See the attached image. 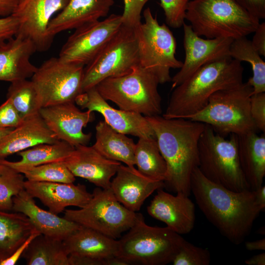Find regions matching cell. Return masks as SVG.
Masks as SVG:
<instances>
[{"mask_svg": "<svg viewBox=\"0 0 265 265\" xmlns=\"http://www.w3.org/2000/svg\"><path fill=\"white\" fill-rule=\"evenodd\" d=\"M190 190L207 219L235 245L240 244L249 235L262 212L254 190L229 189L208 179L198 167L192 173Z\"/></svg>", "mask_w": 265, "mask_h": 265, "instance_id": "6da1fadb", "label": "cell"}, {"mask_svg": "<svg viewBox=\"0 0 265 265\" xmlns=\"http://www.w3.org/2000/svg\"><path fill=\"white\" fill-rule=\"evenodd\" d=\"M145 117L166 163L164 187L189 196L191 176L198 166V143L205 124L188 119H168L160 115Z\"/></svg>", "mask_w": 265, "mask_h": 265, "instance_id": "7a4b0ae2", "label": "cell"}, {"mask_svg": "<svg viewBox=\"0 0 265 265\" xmlns=\"http://www.w3.org/2000/svg\"><path fill=\"white\" fill-rule=\"evenodd\" d=\"M241 62L229 57L205 65L173 89L165 118H184L197 112L216 92L243 82Z\"/></svg>", "mask_w": 265, "mask_h": 265, "instance_id": "3957f363", "label": "cell"}, {"mask_svg": "<svg viewBox=\"0 0 265 265\" xmlns=\"http://www.w3.org/2000/svg\"><path fill=\"white\" fill-rule=\"evenodd\" d=\"M185 20L196 34L209 39L246 37L260 24L235 0H190Z\"/></svg>", "mask_w": 265, "mask_h": 265, "instance_id": "277c9868", "label": "cell"}, {"mask_svg": "<svg viewBox=\"0 0 265 265\" xmlns=\"http://www.w3.org/2000/svg\"><path fill=\"white\" fill-rule=\"evenodd\" d=\"M185 240L167 226L148 225L137 212L133 225L118 240L117 256L129 265H164L172 263Z\"/></svg>", "mask_w": 265, "mask_h": 265, "instance_id": "5b68a950", "label": "cell"}, {"mask_svg": "<svg viewBox=\"0 0 265 265\" xmlns=\"http://www.w3.org/2000/svg\"><path fill=\"white\" fill-rule=\"evenodd\" d=\"M159 84L153 74L138 65L127 74L104 79L95 87L120 109L148 117L162 113Z\"/></svg>", "mask_w": 265, "mask_h": 265, "instance_id": "8992f818", "label": "cell"}, {"mask_svg": "<svg viewBox=\"0 0 265 265\" xmlns=\"http://www.w3.org/2000/svg\"><path fill=\"white\" fill-rule=\"evenodd\" d=\"M252 94V87L247 82L218 91L203 109L186 119L209 125L223 136L257 132L250 113Z\"/></svg>", "mask_w": 265, "mask_h": 265, "instance_id": "52a82bcc", "label": "cell"}, {"mask_svg": "<svg viewBox=\"0 0 265 265\" xmlns=\"http://www.w3.org/2000/svg\"><path fill=\"white\" fill-rule=\"evenodd\" d=\"M198 159L199 169L212 182L235 191L250 189L240 166L235 134L226 139L205 125L199 140Z\"/></svg>", "mask_w": 265, "mask_h": 265, "instance_id": "ba28073f", "label": "cell"}, {"mask_svg": "<svg viewBox=\"0 0 265 265\" xmlns=\"http://www.w3.org/2000/svg\"><path fill=\"white\" fill-rule=\"evenodd\" d=\"M144 23L134 28L139 65L153 74L159 83L171 81L170 70L180 69L183 62L176 57V41L165 24L160 25L151 9L143 12Z\"/></svg>", "mask_w": 265, "mask_h": 265, "instance_id": "9c48e42d", "label": "cell"}, {"mask_svg": "<svg viewBox=\"0 0 265 265\" xmlns=\"http://www.w3.org/2000/svg\"><path fill=\"white\" fill-rule=\"evenodd\" d=\"M92 194L85 206L78 210H65L63 217L114 239L133 225L137 212L121 204L110 188L98 187Z\"/></svg>", "mask_w": 265, "mask_h": 265, "instance_id": "30bf717a", "label": "cell"}, {"mask_svg": "<svg viewBox=\"0 0 265 265\" xmlns=\"http://www.w3.org/2000/svg\"><path fill=\"white\" fill-rule=\"evenodd\" d=\"M139 65L134 28L122 25L100 53L84 67L83 92L106 78L121 76Z\"/></svg>", "mask_w": 265, "mask_h": 265, "instance_id": "8fae6325", "label": "cell"}, {"mask_svg": "<svg viewBox=\"0 0 265 265\" xmlns=\"http://www.w3.org/2000/svg\"><path fill=\"white\" fill-rule=\"evenodd\" d=\"M84 66L69 64L58 57L45 61L31 77L42 107L75 103L83 93Z\"/></svg>", "mask_w": 265, "mask_h": 265, "instance_id": "7c38bea8", "label": "cell"}, {"mask_svg": "<svg viewBox=\"0 0 265 265\" xmlns=\"http://www.w3.org/2000/svg\"><path fill=\"white\" fill-rule=\"evenodd\" d=\"M122 25L121 15L112 14L103 20L75 29L61 47L58 57L65 62L84 67L100 53Z\"/></svg>", "mask_w": 265, "mask_h": 265, "instance_id": "4fadbf2b", "label": "cell"}, {"mask_svg": "<svg viewBox=\"0 0 265 265\" xmlns=\"http://www.w3.org/2000/svg\"><path fill=\"white\" fill-rule=\"evenodd\" d=\"M67 0H24L19 3L12 14L19 22L16 35L30 40L37 51L45 52L53 39L48 34V26L53 16L62 10Z\"/></svg>", "mask_w": 265, "mask_h": 265, "instance_id": "5bb4252c", "label": "cell"}, {"mask_svg": "<svg viewBox=\"0 0 265 265\" xmlns=\"http://www.w3.org/2000/svg\"><path fill=\"white\" fill-rule=\"evenodd\" d=\"M184 48L185 58L180 70L171 78V89L179 85L201 67L229 57V51L233 39L229 38H203L185 23Z\"/></svg>", "mask_w": 265, "mask_h": 265, "instance_id": "9a60e30c", "label": "cell"}, {"mask_svg": "<svg viewBox=\"0 0 265 265\" xmlns=\"http://www.w3.org/2000/svg\"><path fill=\"white\" fill-rule=\"evenodd\" d=\"M39 114L58 139L74 147L90 142L91 133H85L82 130L94 120L93 111H82L75 103H66L42 107Z\"/></svg>", "mask_w": 265, "mask_h": 265, "instance_id": "2e32d148", "label": "cell"}, {"mask_svg": "<svg viewBox=\"0 0 265 265\" xmlns=\"http://www.w3.org/2000/svg\"><path fill=\"white\" fill-rule=\"evenodd\" d=\"M75 103L81 109L86 108L91 111L99 112L107 125L120 133L138 138L156 137L154 131L145 116L112 107L95 87L79 95Z\"/></svg>", "mask_w": 265, "mask_h": 265, "instance_id": "e0dca14e", "label": "cell"}, {"mask_svg": "<svg viewBox=\"0 0 265 265\" xmlns=\"http://www.w3.org/2000/svg\"><path fill=\"white\" fill-rule=\"evenodd\" d=\"M147 212L180 235L189 233L194 226V204L188 196L181 192L174 196L162 188L158 189L147 207Z\"/></svg>", "mask_w": 265, "mask_h": 265, "instance_id": "ac0fdd59", "label": "cell"}, {"mask_svg": "<svg viewBox=\"0 0 265 265\" xmlns=\"http://www.w3.org/2000/svg\"><path fill=\"white\" fill-rule=\"evenodd\" d=\"M75 177L87 180L103 189L110 188L112 178L121 163L108 159L93 147L79 145L63 161Z\"/></svg>", "mask_w": 265, "mask_h": 265, "instance_id": "d6986e66", "label": "cell"}, {"mask_svg": "<svg viewBox=\"0 0 265 265\" xmlns=\"http://www.w3.org/2000/svg\"><path fill=\"white\" fill-rule=\"evenodd\" d=\"M24 187L32 197L38 198L50 212L57 215L69 206L84 207L92 197L86 186L80 184L26 180Z\"/></svg>", "mask_w": 265, "mask_h": 265, "instance_id": "ffe728a7", "label": "cell"}, {"mask_svg": "<svg viewBox=\"0 0 265 265\" xmlns=\"http://www.w3.org/2000/svg\"><path fill=\"white\" fill-rule=\"evenodd\" d=\"M115 175L111 181V191L121 204L135 212L155 190L164 187L163 181L151 179L134 166L121 164Z\"/></svg>", "mask_w": 265, "mask_h": 265, "instance_id": "44dd1931", "label": "cell"}, {"mask_svg": "<svg viewBox=\"0 0 265 265\" xmlns=\"http://www.w3.org/2000/svg\"><path fill=\"white\" fill-rule=\"evenodd\" d=\"M25 215L41 234L63 240L81 225L42 209L25 189L13 198L12 210Z\"/></svg>", "mask_w": 265, "mask_h": 265, "instance_id": "7402d4cb", "label": "cell"}, {"mask_svg": "<svg viewBox=\"0 0 265 265\" xmlns=\"http://www.w3.org/2000/svg\"><path fill=\"white\" fill-rule=\"evenodd\" d=\"M64 8L51 20L48 35L53 39L63 31L76 29L106 17L114 0H67Z\"/></svg>", "mask_w": 265, "mask_h": 265, "instance_id": "603a6c76", "label": "cell"}, {"mask_svg": "<svg viewBox=\"0 0 265 265\" xmlns=\"http://www.w3.org/2000/svg\"><path fill=\"white\" fill-rule=\"evenodd\" d=\"M36 51L30 40L20 35L0 45V81L12 82L31 78L37 67L30 58Z\"/></svg>", "mask_w": 265, "mask_h": 265, "instance_id": "cb8c5ba5", "label": "cell"}, {"mask_svg": "<svg viewBox=\"0 0 265 265\" xmlns=\"http://www.w3.org/2000/svg\"><path fill=\"white\" fill-rule=\"evenodd\" d=\"M58 140L39 114L27 117L0 139V160L36 145Z\"/></svg>", "mask_w": 265, "mask_h": 265, "instance_id": "d4e9b609", "label": "cell"}, {"mask_svg": "<svg viewBox=\"0 0 265 265\" xmlns=\"http://www.w3.org/2000/svg\"><path fill=\"white\" fill-rule=\"evenodd\" d=\"M236 135L240 166L250 189L263 186L265 176V136L256 132Z\"/></svg>", "mask_w": 265, "mask_h": 265, "instance_id": "484cf974", "label": "cell"}, {"mask_svg": "<svg viewBox=\"0 0 265 265\" xmlns=\"http://www.w3.org/2000/svg\"><path fill=\"white\" fill-rule=\"evenodd\" d=\"M69 255L106 260L117 256L118 240L81 226L62 240Z\"/></svg>", "mask_w": 265, "mask_h": 265, "instance_id": "4316f807", "label": "cell"}, {"mask_svg": "<svg viewBox=\"0 0 265 265\" xmlns=\"http://www.w3.org/2000/svg\"><path fill=\"white\" fill-rule=\"evenodd\" d=\"M95 142L92 147L105 158L126 165H135L134 150L136 143L131 138L120 133L100 121L95 127Z\"/></svg>", "mask_w": 265, "mask_h": 265, "instance_id": "83f0119b", "label": "cell"}, {"mask_svg": "<svg viewBox=\"0 0 265 265\" xmlns=\"http://www.w3.org/2000/svg\"><path fill=\"white\" fill-rule=\"evenodd\" d=\"M35 229L24 214L0 211V262L11 255Z\"/></svg>", "mask_w": 265, "mask_h": 265, "instance_id": "f1b7e54d", "label": "cell"}, {"mask_svg": "<svg viewBox=\"0 0 265 265\" xmlns=\"http://www.w3.org/2000/svg\"><path fill=\"white\" fill-rule=\"evenodd\" d=\"M75 147L62 141L53 143H42L18 153L21 159L17 161H10L5 159L0 162L14 169L41 164L63 162L71 154Z\"/></svg>", "mask_w": 265, "mask_h": 265, "instance_id": "f546056e", "label": "cell"}, {"mask_svg": "<svg viewBox=\"0 0 265 265\" xmlns=\"http://www.w3.org/2000/svg\"><path fill=\"white\" fill-rule=\"evenodd\" d=\"M68 256L62 240L41 234L22 255L28 265H69Z\"/></svg>", "mask_w": 265, "mask_h": 265, "instance_id": "4dcf8cb0", "label": "cell"}, {"mask_svg": "<svg viewBox=\"0 0 265 265\" xmlns=\"http://www.w3.org/2000/svg\"><path fill=\"white\" fill-rule=\"evenodd\" d=\"M134 157L137 170L154 180L164 181L167 176L166 162L159 151L156 137L138 138Z\"/></svg>", "mask_w": 265, "mask_h": 265, "instance_id": "1f68e13d", "label": "cell"}, {"mask_svg": "<svg viewBox=\"0 0 265 265\" xmlns=\"http://www.w3.org/2000/svg\"><path fill=\"white\" fill-rule=\"evenodd\" d=\"M229 54L234 59L250 64L253 76L247 82L252 87V94L265 92V62L253 47L251 41L246 37L234 39L230 46Z\"/></svg>", "mask_w": 265, "mask_h": 265, "instance_id": "d6a6232c", "label": "cell"}, {"mask_svg": "<svg viewBox=\"0 0 265 265\" xmlns=\"http://www.w3.org/2000/svg\"><path fill=\"white\" fill-rule=\"evenodd\" d=\"M6 97L23 120L39 114L42 106L31 80L24 79L11 82Z\"/></svg>", "mask_w": 265, "mask_h": 265, "instance_id": "836d02e7", "label": "cell"}, {"mask_svg": "<svg viewBox=\"0 0 265 265\" xmlns=\"http://www.w3.org/2000/svg\"><path fill=\"white\" fill-rule=\"evenodd\" d=\"M28 181L74 183L75 177L64 162H55L15 169Z\"/></svg>", "mask_w": 265, "mask_h": 265, "instance_id": "e575fe53", "label": "cell"}, {"mask_svg": "<svg viewBox=\"0 0 265 265\" xmlns=\"http://www.w3.org/2000/svg\"><path fill=\"white\" fill-rule=\"evenodd\" d=\"M24 176L0 162V211L12 210L13 198L25 189Z\"/></svg>", "mask_w": 265, "mask_h": 265, "instance_id": "d590c367", "label": "cell"}, {"mask_svg": "<svg viewBox=\"0 0 265 265\" xmlns=\"http://www.w3.org/2000/svg\"><path fill=\"white\" fill-rule=\"evenodd\" d=\"M210 262L208 248L196 246L185 240L172 263L174 265H209Z\"/></svg>", "mask_w": 265, "mask_h": 265, "instance_id": "8d00e7d4", "label": "cell"}, {"mask_svg": "<svg viewBox=\"0 0 265 265\" xmlns=\"http://www.w3.org/2000/svg\"><path fill=\"white\" fill-rule=\"evenodd\" d=\"M190 0H160L166 24L174 28L183 26Z\"/></svg>", "mask_w": 265, "mask_h": 265, "instance_id": "74e56055", "label": "cell"}, {"mask_svg": "<svg viewBox=\"0 0 265 265\" xmlns=\"http://www.w3.org/2000/svg\"><path fill=\"white\" fill-rule=\"evenodd\" d=\"M152 0H123L124 8L121 15L122 25L135 28L141 23V13L145 4Z\"/></svg>", "mask_w": 265, "mask_h": 265, "instance_id": "f35d334b", "label": "cell"}, {"mask_svg": "<svg viewBox=\"0 0 265 265\" xmlns=\"http://www.w3.org/2000/svg\"><path fill=\"white\" fill-rule=\"evenodd\" d=\"M250 113L257 130L265 132V92L253 94L250 99Z\"/></svg>", "mask_w": 265, "mask_h": 265, "instance_id": "ab89813d", "label": "cell"}, {"mask_svg": "<svg viewBox=\"0 0 265 265\" xmlns=\"http://www.w3.org/2000/svg\"><path fill=\"white\" fill-rule=\"evenodd\" d=\"M23 121L9 100L6 99L0 105V128H15L19 126Z\"/></svg>", "mask_w": 265, "mask_h": 265, "instance_id": "60d3db41", "label": "cell"}, {"mask_svg": "<svg viewBox=\"0 0 265 265\" xmlns=\"http://www.w3.org/2000/svg\"><path fill=\"white\" fill-rule=\"evenodd\" d=\"M19 22L13 15L0 18V45L16 35Z\"/></svg>", "mask_w": 265, "mask_h": 265, "instance_id": "b9f144b4", "label": "cell"}, {"mask_svg": "<svg viewBox=\"0 0 265 265\" xmlns=\"http://www.w3.org/2000/svg\"><path fill=\"white\" fill-rule=\"evenodd\" d=\"M249 14L259 20L265 18V0H235Z\"/></svg>", "mask_w": 265, "mask_h": 265, "instance_id": "7bdbcfd3", "label": "cell"}, {"mask_svg": "<svg viewBox=\"0 0 265 265\" xmlns=\"http://www.w3.org/2000/svg\"><path fill=\"white\" fill-rule=\"evenodd\" d=\"M41 233L35 229L26 240L21 244L19 247L8 258L1 261L0 265H15L23 254L27 248L32 240Z\"/></svg>", "mask_w": 265, "mask_h": 265, "instance_id": "ee69618b", "label": "cell"}, {"mask_svg": "<svg viewBox=\"0 0 265 265\" xmlns=\"http://www.w3.org/2000/svg\"><path fill=\"white\" fill-rule=\"evenodd\" d=\"M251 43L261 56H265V23H260L253 32Z\"/></svg>", "mask_w": 265, "mask_h": 265, "instance_id": "f6af8a7d", "label": "cell"}, {"mask_svg": "<svg viewBox=\"0 0 265 265\" xmlns=\"http://www.w3.org/2000/svg\"><path fill=\"white\" fill-rule=\"evenodd\" d=\"M69 265H105V260L78 255H69Z\"/></svg>", "mask_w": 265, "mask_h": 265, "instance_id": "bcb514c9", "label": "cell"}, {"mask_svg": "<svg viewBox=\"0 0 265 265\" xmlns=\"http://www.w3.org/2000/svg\"><path fill=\"white\" fill-rule=\"evenodd\" d=\"M19 2V0H0V18L11 15Z\"/></svg>", "mask_w": 265, "mask_h": 265, "instance_id": "7dc6e473", "label": "cell"}, {"mask_svg": "<svg viewBox=\"0 0 265 265\" xmlns=\"http://www.w3.org/2000/svg\"><path fill=\"white\" fill-rule=\"evenodd\" d=\"M255 197L256 203L263 211L265 209V186H262L254 190Z\"/></svg>", "mask_w": 265, "mask_h": 265, "instance_id": "c3c4849f", "label": "cell"}, {"mask_svg": "<svg viewBox=\"0 0 265 265\" xmlns=\"http://www.w3.org/2000/svg\"><path fill=\"white\" fill-rule=\"evenodd\" d=\"M246 249L249 251L265 250V238H263L252 241H246L245 243Z\"/></svg>", "mask_w": 265, "mask_h": 265, "instance_id": "681fc988", "label": "cell"}, {"mask_svg": "<svg viewBox=\"0 0 265 265\" xmlns=\"http://www.w3.org/2000/svg\"><path fill=\"white\" fill-rule=\"evenodd\" d=\"M247 265H265V253H261L254 255L245 261Z\"/></svg>", "mask_w": 265, "mask_h": 265, "instance_id": "f907efd6", "label": "cell"}, {"mask_svg": "<svg viewBox=\"0 0 265 265\" xmlns=\"http://www.w3.org/2000/svg\"><path fill=\"white\" fill-rule=\"evenodd\" d=\"M129 263L123 259L114 256L105 260V265H128Z\"/></svg>", "mask_w": 265, "mask_h": 265, "instance_id": "816d5d0a", "label": "cell"}, {"mask_svg": "<svg viewBox=\"0 0 265 265\" xmlns=\"http://www.w3.org/2000/svg\"><path fill=\"white\" fill-rule=\"evenodd\" d=\"M13 129V128H0V139L10 132Z\"/></svg>", "mask_w": 265, "mask_h": 265, "instance_id": "f5cc1de1", "label": "cell"}, {"mask_svg": "<svg viewBox=\"0 0 265 265\" xmlns=\"http://www.w3.org/2000/svg\"><path fill=\"white\" fill-rule=\"evenodd\" d=\"M19 0V2H22V1H23V0Z\"/></svg>", "mask_w": 265, "mask_h": 265, "instance_id": "db71d44e", "label": "cell"}]
</instances>
